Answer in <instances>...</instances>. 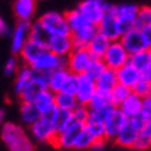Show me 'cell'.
<instances>
[{
    "mask_svg": "<svg viewBox=\"0 0 151 151\" xmlns=\"http://www.w3.org/2000/svg\"><path fill=\"white\" fill-rule=\"evenodd\" d=\"M139 130L136 128H133L132 124L126 122V125L124 126V129L119 132V134L116 136L115 139V144H118V146L124 147V148H133L134 147V143L137 140V136H139Z\"/></svg>",
    "mask_w": 151,
    "mask_h": 151,
    "instance_id": "obj_21",
    "label": "cell"
},
{
    "mask_svg": "<svg viewBox=\"0 0 151 151\" xmlns=\"http://www.w3.org/2000/svg\"><path fill=\"white\" fill-rule=\"evenodd\" d=\"M9 32H10L9 25H7V22H6L4 19L1 18L0 19V36H6Z\"/></svg>",
    "mask_w": 151,
    "mask_h": 151,
    "instance_id": "obj_50",
    "label": "cell"
},
{
    "mask_svg": "<svg viewBox=\"0 0 151 151\" xmlns=\"http://www.w3.org/2000/svg\"><path fill=\"white\" fill-rule=\"evenodd\" d=\"M97 92V86H96V81L93 78H90L89 75L83 73L78 76V90H76V100H78L79 105H85L87 107L90 100L93 99V96Z\"/></svg>",
    "mask_w": 151,
    "mask_h": 151,
    "instance_id": "obj_13",
    "label": "cell"
},
{
    "mask_svg": "<svg viewBox=\"0 0 151 151\" xmlns=\"http://www.w3.org/2000/svg\"><path fill=\"white\" fill-rule=\"evenodd\" d=\"M4 111L3 110H0V126H3V124H4V122H3V121H4Z\"/></svg>",
    "mask_w": 151,
    "mask_h": 151,
    "instance_id": "obj_52",
    "label": "cell"
},
{
    "mask_svg": "<svg viewBox=\"0 0 151 151\" xmlns=\"http://www.w3.org/2000/svg\"><path fill=\"white\" fill-rule=\"evenodd\" d=\"M151 25V7L150 6H143L139 7L137 18H136V28L143 29Z\"/></svg>",
    "mask_w": 151,
    "mask_h": 151,
    "instance_id": "obj_37",
    "label": "cell"
},
{
    "mask_svg": "<svg viewBox=\"0 0 151 151\" xmlns=\"http://www.w3.org/2000/svg\"><path fill=\"white\" fill-rule=\"evenodd\" d=\"M71 114H72V118L75 119V121L82 122V124H86L87 118H89V108L85 107V105H78Z\"/></svg>",
    "mask_w": 151,
    "mask_h": 151,
    "instance_id": "obj_41",
    "label": "cell"
},
{
    "mask_svg": "<svg viewBox=\"0 0 151 151\" xmlns=\"http://www.w3.org/2000/svg\"><path fill=\"white\" fill-rule=\"evenodd\" d=\"M142 32H143V36H144V39H146L147 46L151 47V25H150V27L143 28Z\"/></svg>",
    "mask_w": 151,
    "mask_h": 151,
    "instance_id": "obj_48",
    "label": "cell"
},
{
    "mask_svg": "<svg viewBox=\"0 0 151 151\" xmlns=\"http://www.w3.org/2000/svg\"><path fill=\"white\" fill-rule=\"evenodd\" d=\"M105 69H107V67H105L104 61H103V60L94 58V60L92 61L90 67H89V69H87L86 75H89L90 78H93L94 81H96V79H99V76H100L101 73L104 72Z\"/></svg>",
    "mask_w": 151,
    "mask_h": 151,
    "instance_id": "obj_40",
    "label": "cell"
},
{
    "mask_svg": "<svg viewBox=\"0 0 151 151\" xmlns=\"http://www.w3.org/2000/svg\"><path fill=\"white\" fill-rule=\"evenodd\" d=\"M49 116L51 118V121H53L54 126L57 128L58 133L61 132V130H64V129L68 126L69 122L72 121V114H71V112L58 110V108H55L54 112H53L51 115H49Z\"/></svg>",
    "mask_w": 151,
    "mask_h": 151,
    "instance_id": "obj_30",
    "label": "cell"
},
{
    "mask_svg": "<svg viewBox=\"0 0 151 151\" xmlns=\"http://www.w3.org/2000/svg\"><path fill=\"white\" fill-rule=\"evenodd\" d=\"M94 137H93L92 134L89 133L86 128L83 129L81 134H79L78 140L75 143V148H78V150H85V148H92V146L94 144Z\"/></svg>",
    "mask_w": 151,
    "mask_h": 151,
    "instance_id": "obj_38",
    "label": "cell"
},
{
    "mask_svg": "<svg viewBox=\"0 0 151 151\" xmlns=\"http://www.w3.org/2000/svg\"><path fill=\"white\" fill-rule=\"evenodd\" d=\"M118 108L128 119L139 116V115L143 114V99H140L139 96L132 93Z\"/></svg>",
    "mask_w": 151,
    "mask_h": 151,
    "instance_id": "obj_20",
    "label": "cell"
},
{
    "mask_svg": "<svg viewBox=\"0 0 151 151\" xmlns=\"http://www.w3.org/2000/svg\"><path fill=\"white\" fill-rule=\"evenodd\" d=\"M115 110H116V107L114 104H108L97 111H89V118L87 119H92V121H96L99 124L105 125V122L111 118V115L114 114Z\"/></svg>",
    "mask_w": 151,
    "mask_h": 151,
    "instance_id": "obj_31",
    "label": "cell"
},
{
    "mask_svg": "<svg viewBox=\"0 0 151 151\" xmlns=\"http://www.w3.org/2000/svg\"><path fill=\"white\" fill-rule=\"evenodd\" d=\"M105 142H94V144L92 146V150L94 151H101L103 150V147H104Z\"/></svg>",
    "mask_w": 151,
    "mask_h": 151,
    "instance_id": "obj_51",
    "label": "cell"
},
{
    "mask_svg": "<svg viewBox=\"0 0 151 151\" xmlns=\"http://www.w3.org/2000/svg\"><path fill=\"white\" fill-rule=\"evenodd\" d=\"M132 94V89H129V87L124 86V85H121L118 83L116 86L111 90L110 93V99H111V103L115 105V107H119V105L122 104L129 96Z\"/></svg>",
    "mask_w": 151,
    "mask_h": 151,
    "instance_id": "obj_32",
    "label": "cell"
},
{
    "mask_svg": "<svg viewBox=\"0 0 151 151\" xmlns=\"http://www.w3.org/2000/svg\"><path fill=\"white\" fill-rule=\"evenodd\" d=\"M0 19H1V17H0Z\"/></svg>",
    "mask_w": 151,
    "mask_h": 151,
    "instance_id": "obj_54",
    "label": "cell"
},
{
    "mask_svg": "<svg viewBox=\"0 0 151 151\" xmlns=\"http://www.w3.org/2000/svg\"><path fill=\"white\" fill-rule=\"evenodd\" d=\"M128 122V118L125 116L119 108L116 107V110L114 111V114L111 115V118L105 122L104 128H105V140H112L115 142L116 136L119 134V132L124 129V126Z\"/></svg>",
    "mask_w": 151,
    "mask_h": 151,
    "instance_id": "obj_16",
    "label": "cell"
},
{
    "mask_svg": "<svg viewBox=\"0 0 151 151\" xmlns=\"http://www.w3.org/2000/svg\"><path fill=\"white\" fill-rule=\"evenodd\" d=\"M47 87L45 85L39 83L37 81L32 78V81L28 83L25 89H24L21 94H19V99H21V103H35V100L37 99V96L40 94L43 90H46Z\"/></svg>",
    "mask_w": 151,
    "mask_h": 151,
    "instance_id": "obj_26",
    "label": "cell"
},
{
    "mask_svg": "<svg viewBox=\"0 0 151 151\" xmlns=\"http://www.w3.org/2000/svg\"><path fill=\"white\" fill-rule=\"evenodd\" d=\"M65 18L68 22L69 36L72 39L73 49H86L90 40L99 32L97 27L87 22L75 9L65 14Z\"/></svg>",
    "mask_w": 151,
    "mask_h": 151,
    "instance_id": "obj_1",
    "label": "cell"
},
{
    "mask_svg": "<svg viewBox=\"0 0 151 151\" xmlns=\"http://www.w3.org/2000/svg\"><path fill=\"white\" fill-rule=\"evenodd\" d=\"M118 85V78H116V71L107 68L104 72L101 73L99 79H96V86L99 92L110 94L111 90Z\"/></svg>",
    "mask_w": 151,
    "mask_h": 151,
    "instance_id": "obj_25",
    "label": "cell"
},
{
    "mask_svg": "<svg viewBox=\"0 0 151 151\" xmlns=\"http://www.w3.org/2000/svg\"><path fill=\"white\" fill-rule=\"evenodd\" d=\"M129 58H130V54L122 46V43L119 40H116V42H111L108 50L105 51L104 57L101 60L104 61L107 68L118 71V69H121L126 64H129Z\"/></svg>",
    "mask_w": 151,
    "mask_h": 151,
    "instance_id": "obj_8",
    "label": "cell"
},
{
    "mask_svg": "<svg viewBox=\"0 0 151 151\" xmlns=\"http://www.w3.org/2000/svg\"><path fill=\"white\" fill-rule=\"evenodd\" d=\"M140 133H143L146 137L151 139V118H147L146 124H144V126H143V129H142V132Z\"/></svg>",
    "mask_w": 151,
    "mask_h": 151,
    "instance_id": "obj_47",
    "label": "cell"
},
{
    "mask_svg": "<svg viewBox=\"0 0 151 151\" xmlns=\"http://www.w3.org/2000/svg\"><path fill=\"white\" fill-rule=\"evenodd\" d=\"M33 104L36 105V108L39 110L42 116L51 115L57 108L55 107V94L53 92H50L49 89H46L37 96V99L35 100Z\"/></svg>",
    "mask_w": 151,
    "mask_h": 151,
    "instance_id": "obj_19",
    "label": "cell"
},
{
    "mask_svg": "<svg viewBox=\"0 0 151 151\" xmlns=\"http://www.w3.org/2000/svg\"><path fill=\"white\" fill-rule=\"evenodd\" d=\"M108 104H112V103H111V99H110V94L97 90L96 94L93 96V99L90 100L89 105H87V108H89V111H97Z\"/></svg>",
    "mask_w": 151,
    "mask_h": 151,
    "instance_id": "obj_35",
    "label": "cell"
},
{
    "mask_svg": "<svg viewBox=\"0 0 151 151\" xmlns=\"http://www.w3.org/2000/svg\"><path fill=\"white\" fill-rule=\"evenodd\" d=\"M111 13L118 19L119 25L122 28V32H128L133 28H136V18L139 13V6L132 3H124V4H112Z\"/></svg>",
    "mask_w": 151,
    "mask_h": 151,
    "instance_id": "obj_7",
    "label": "cell"
},
{
    "mask_svg": "<svg viewBox=\"0 0 151 151\" xmlns=\"http://www.w3.org/2000/svg\"><path fill=\"white\" fill-rule=\"evenodd\" d=\"M111 7H112V6H111ZM97 29H99V33H101V35L105 36L107 39H110L111 42L121 40V37L124 35L122 28L119 25L118 19L115 18L114 14L111 13V10L103 17L100 24L97 25Z\"/></svg>",
    "mask_w": 151,
    "mask_h": 151,
    "instance_id": "obj_12",
    "label": "cell"
},
{
    "mask_svg": "<svg viewBox=\"0 0 151 151\" xmlns=\"http://www.w3.org/2000/svg\"><path fill=\"white\" fill-rule=\"evenodd\" d=\"M146 121H147V116L144 114H142V115H139V116H134V118H130V119H129V122L132 124V126L137 129L139 132H142V129H143V126H144V124H146Z\"/></svg>",
    "mask_w": 151,
    "mask_h": 151,
    "instance_id": "obj_45",
    "label": "cell"
},
{
    "mask_svg": "<svg viewBox=\"0 0 151 151\" xmlns=\"http://www.w3.org/2000/svg\"><path fill=\"white\" fill-rule=\"evenodd\" d=\"M0 137L10 151H35V144L28 132L14 122L3 124L0 129Z\"/></svg>",
    "mask_w": 151,
    "mask_h": 151,
    "instance_id": "obj_2",
    "label": "cell"
},
{
    "mask_svg": "<svg viewBox=\"0 0 151 151\" xmlns=\"http://www.w3.org/2000/svg\"><path fill=\"white\" fill-rule=\"evenodd\" d=\"M69 76H71V72H69L67 68H61V69L54 71V72H51L50 76H49L47 89H49L50 92H53L54 94L63 92V89H64L65 83H67Z\"/></svg>",
    "mask_w": 151,
    "mask_h": 151,
    "instance_id": "obj_22",
    "label": "cell"
},
{
    "mask_svg": "<svg viewBox=\"0 0 151 151\" xmlns=\"http://www.w3.org/2000/svg\"><path fill=\"white\" fill-rule=\"evenodd\" d=\"M49 37H50V35L47 33V31L42 27L37 21H35L33 24H31V33H29V39H32V40H35V42H39V43H42V45H45V46H46Z\"/></svg>",
    "mask_w": 151,
    "mask_h": 151,
    "instance_id": "obj_34",
    "label": "cell"
},
{
    "mask_svg": "<svg viewBox=\"0 0 151 151\" xmlns=\"http://www.w3.org/2000/svg\"><path fill=\"white\" fill-rule=\"evenodd\" d=\"M119 42L122 43V46L126 49V51L130 55L140 53V51H146L148 49L142 29H139V28H133L128 32H125Z\"/></svg>",
    "mask_w": 151,
    "mask_h": 151,
    "instance_id": "obj_11",
    "label": "cell"
},
{
    "mask_svg": "<svg viewBox=\"0 0 151 151\" xmlns=\"http://www.w3.org/2000/svg\"><path fill=\"white\" fill-rule=\"evenodd\" d=\"M19 69V65H18V61L15 57H10L7 61H6V65H4V75L7 76H11V75H15L18 72Z\"/></svg>",
    "mask_w": 151,
    "mask_h": 151,
    "instance_id": "obj_43",
    "label": "cell"
},
{
    "mask_svg": "<svg viewBox=\"0 0 151 151\" xmlns=\"http://www.w3.org/2000/svg\"><path fill=\"white\" fill-rule=\"evenodd\" d=\"M111 6L112 4L103 1V0H83L82 3H79L76 6L75 10L86 19L87 22L97 27L103 19V17L111 10Z\"/></svg>",
    "mask_w": 151,
    "mask_h": 151,
    "instance_id": "obj_3",
    "label": "cell"
},
{
    "mask_svg": "<svg viewBox=\"0 0 151 151\" xmlns=\"http://www.w3.org/2000/svg\"><path fill=\"white\" fill-rule=\"evenodd\" d=\"M147 54H148V61H150V65H151V47L147 49Z\"/></svg>",
    "mask_w": 151,
    "mask_h": 151,
    "instance_id": "obj_53",
    "label": "cell"
},
{
    "mask_svg": "<svg viewBox=\"0 0 151 151\" xmlns=\"http://www.w3.org/2000/svg\"><path fill=\"white\" fill-rule=\"evenodd\" d=\"M136 150H147V148H151V139L146 137L143 133H139L137 140L134 143V147Z\"/></svg>",
    "mask_w": 151,
    "mask_h": 151,
    "instance_id": "obj_44",
    "label": "cell"
},
{
    "mask_svg": "<svg viewBox=\"0 0 151 151\" xmlns=\"http://www.w3.org/2000/svg\"><path fill=\"white\" fill-rule=\"evenodd\" d=\"M116 78H118V83L132 89L140 81V72L133 68L130 64H126L125 67L116 71Z\"/></svg>",
    "mask_w": 151,
    "mask_h": 151,
    "instance_id": "obj_23",
    "label": "cell"
},
{
    "mask_svg": "<svg viewBox=\"0 0 151 151\" xmlns=\"http://www.w3.org/2000/svg\"><path fill=\"white\" fill-rule=\"evenodd\" d=\"M76 90H78V76L71 73V76H69L68 81H67V83H65L63 92L75 96V94H76Z\"/></svg>",
    "mask_w": 151,
    "mask_h": 151,
    "instance_id": "obj_42",
    "label": "cell"
},
{
    "mask_svg": "<svg viewBox=\"0 0 151 151\" xmlns=\"http://www.w3.org/2000/svg\"><path fill=\"white\" fill-rule=\"evenodd\" d=\"M111 45V40L107 39L105 36H103L101 33L97 32V35L93 37L90 43L87 45V50L90 51L93 58H97V60H101L104 57L105 51L108 50V47Z\"/></svg>",
    "mask_w": 151,
    "mask_h": 151,
    "instance_id": "obj_24",
    "label": "cell"
},
{
    "mask_svg": "<svg viewBox=\"0 0 151 151\" xmlns=\"http://www.w3.org/2000/svg\"><path fill=\"white\" fill-rule=\"evenodd\" d=\"M29 130H31L32 137L36 142L49 143V144H53V146H54L57 134H58V130L54 126V124H53V121H51L49 115L42 116L39 121H36L32 126H29Z\"/></svg>",
    "mask_w": 151,
    "mask_h": 151,
    "instance_id": "obj_6",
    "label": "cell"
},
{
    "mask_svg": "<svg viewBox=\"0 0 151 151\" xmlns=\"http://www.w3.org/2000/svg\"><path fill=\"white\" fill-rule=\"evenodd\" d=\"M31 68L35 69V71H42V72L51 73V72H54V71H57V69L65 68V58L58 57L54 53L46 50L45 53H42L35 60V63L31 65Z\"/></svg>",
    "mask_w": 151,
    "mask_h": 151,
    "instance_id": "obj_10",
    "label": "cell"
},
{
    "mask_svg": "<svg viewBox=\"0 0 151 151\" xmlns=\"http://www.w3.org/2000/svg\"><path fill=\"white\" fill-rule=\"evenodd\" d=\"M29 33H31V22H21L15 25L13 33H11V51L14 54H19L24 46L29 40Z\"/></svg>",
    "mask_w": 151,
    "mask_h": 151,
    "instance_id": "obj_14",
    "label": "cell"
},
{
    "mask_svg": "<svg viewBox=\"0 0 151 151\" xmlns=\"http://www.w3.org/2000/svg\"><path fill=\"white\" fill-rule=\"evenodd\" d=\"M14 14L21 22H31L36 11V3L33 0H17L13 6Z\"/></svg>",
    "mask_w": 151,
    "mask_h": 151,
    "instance_id": "obj_18",
    "label": "cell"
},
{
    "mask_svg": "<svg viewBox=\"0 0 151 151\" xmlns=\"http://www.w3.org/2000/svg\"><path fill=\"white\" fill-rule=\"evenodd\" d=\"M78 105L79 104L76 97L72 96V94H68V93H64V92H60L55 94V107L58 110L72 112Z\"/></svg>",
    "mask_w": 151,
    "mask_h": 151,
    "instance_id": "obj_29",
    "label": "cell"
},
{
    "mask_svg": "<svg viewBox=\"0 0 151 151\" xmlns=\"http://www.w3.org/2000/svg\"><path fill=\"white\" fill-rule=\"evenodd\" d=\"M37 22L46 29L50 36H69V28L65 14L47 11L37 19Z\"/></svg>",
    "mask_w": 151,
    "mask_h": 151,
    "instance_id": "obj_4",
    "label": "cell"
},
{
    "mask_svg": "<svg viewBox=\"0 0 151 151\" xmlns=\"http://www.w3.org/2000/svg\"><path fill=\"white\" fill-rule=\"evenodd\" d=\"M129 64L132 65L134 69H137L139 72H142L144 68H147L150 65V61H148V54L146 51H140V53H136V54H132L130 58H129Z\"/></svg>",
    "mask_w": 151,
    "mask_h": 151,
    "instance_id": "obj_36",
    "label": "cell"
},
{
    "mask_svg": "<svg viewBox=\"0 0 151 151\" xmlns=\"http://www.w3.org/2000/svg\"><path fill=\"white\" fill-rule=\"evenodd\" d=\"M140 78L151 83V65H148L147 68H144L142 72H140Z\"/></svg>",
    "mask_w": 151,
    "mask_h": 151,
    "instance_id": "obj_49",
    "label": "cell"
},
{
    "mask_svg": "<svg viewBox=\"0 0 151 151\" xmlns=\"http://www.w3.org/2000/svg\"><path fill=\"white\" fill-rule=\"evenodd\" d=\"M143 114L146 115L147 118H151V96L143 100Z\"/></svg>",
    "mask_w": 151,
    "mask_h": 151,
    "instance_id": "obj_46",
    "label": "cell"
},
{
    "mask_svg": "<svg viewBox=\"0 0 151 151\" xmlns=\"http://www.w3.org/2000/svg\"><path fill=\"white\" fill-rule=\"evenodd\" d=\"M83 129H85V124L78 122L72 118L68 126L57 134L54 146L58 147V148H75V143H76L79 134Z\"/></svg>",
    "mask_w": 151,
    "mask_h": 151,
    "instance_id": "obj_9",
    "label": "cell"
},
{
    "mask_svg": "<svg viewBox=\"0 0 151 151\" xmlns=\"http://www.w3.org/2000/svg\"><path fill=\"white\" fill-rule=\"evenodd\" d=\"M93 57L90 51L86 49H73L71 54L65 58V68L68 69L72 75H83L87 72V69L90 67L93 61Z\"/></svg>",
    "mask_w": 151,
    "mask_h": 151,
    "instance_id": "obj_5",
    "label": "cell"
},
{
    "mask_svg": "<svg viewBox=\"0 0 151 151\" xmlns=\"http://www.w3.org/2000/svg\"><path fill=\"white\" fill-rule=\"evenodd\" d=\"M19 115H21L22 122L28 126H32L36 121L42 118V114L33 103H22L19 107Z\"/></svg>",
    "mask_w": 151,
    "mask_h": 151,
    "instance_id": "obj_27",
    "label": "cell"
},
{
    "mask_svg": "<svg viewBox=\"0 0 151 151\" xmlns=\"http://www.w3.org/2000/svg\"><path fill=\"white\" fill-rule=\"evenodd\" d=\"M46 49L58 57L67 58L73 50V43L71 36H50L46 43Z\"/></svg>",
    "mask_w": 151,
    "mask_h": 151,
    "instance_id": "obj_15",
    "label": "cell"
},
{
    "mask_svg": "<svg viewBox=\"0 0 151 151\" xmlns=\"http://www.w3.org/2000/svg\"><path fill=\"white\" fill-rule=\"evenodd\" d=\"M46 50L47 49L45 45L29 39V40L27 42V45L24 46V49L21 50V53H19V57H21V60L24 61V65L31 67V65L35 63V60H36L42 53H45Z\"/></svg>",
    "mask_w": 151,
    "mask_h": 151,
    "instance_id": "obj_17",
    "label": "cell"
},
{
    "mask_svg": "<svg viewBox=\"0 0 151 151\" xmlns=\"http://www.w3.org/2000/svg\"><path fill=\"white\" fill-rule=\"evenodd\" d=\"M85 128L89 130V133L94 137L96 142H107L105 140V128L103 124H99V122L92 121V119H87L86 124H85Z\"/></svg>",
    "mask_w": 151,
    "mask_h": 151,
    "instance_id": "obj_33",
    "label": "cell"
},
{
    "mask_svg": "<svg viewBox=\"0 0 151 151\" xmlns=\"http://www.w3.org/2000/svg\"><path fill=\"white\" fill-rule=\"evenodd\" d=\"M132 93L144 100L148 96H151V83L140 78V81L132 87Z\"/></svg>",
    "mask_w": 151,
    "mask_h": 151,
    "instance_id": "obj_39",
    "label": "cell"
},
{
    "mask_svg": "<svg viewBox=\"0 0 151 151\" xmlns=\"http://www.w3.org/2000/svg\"><path fill=\"white\" fill-rule=\"evenodd\" d=\"M32 73H33V69L31 67H28V65H22V67H19L18 72L15 73V81H14V90L17 94H21L25 86H27L28 83L32 81Z\"/></svg>",
    "mask_w": 151,
    "mask_h": 151,
    "instance_id": "obj_28",
    "label": "cell"
}]
</instances>
